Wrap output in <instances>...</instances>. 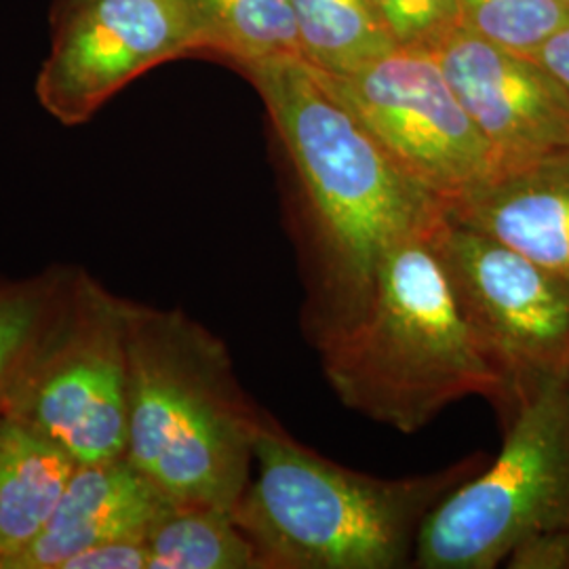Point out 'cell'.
I'll list each match as a JSON object with an SVG mask.
<instances>
[{
  "label": "cell",
  "instance_id": "6da1fadb",
  "mask_svg": "<svg viewBox=\"0 0 569 569\" xmlns=\"http://www.w3.org/2000/svg\"><path fill=\"white\" fill-rule=\"evenodd\" d=\"M241 72L262 98L291 167L302 326L319 350L363 319L390 247L439 224L446 203L390 157L300 56Z\"/></svg>",
  "mask_w": 569,
  "mask_h": 569
},
{
  "label": "cell",
  "instance_id": "7a4b0ae2",
  "mask_svg": "<svg viewBox=\"0 0 569 569\" xmlns=\"http://www.w3.org/2000/svg\"><path fill=\"white\" fill-rule=\"evenodd\" d=\"M488 462L472 453L425 475L376 477L308 448L262 411L232 515L260 569L413 568L432 510Z\"/></svg>",
  "mask_w": 569,
  "mask_h": 569
},
{
  "label": "cell",
  "instance_id": "3957f363",
  "mask_svg": "<svg viewBox=\"0 0 569 569\" xmlns=\"http://www.w3.org/2000/svg\"><path fill=\"white\" fill-rule=\"evenodd\" d=\"M127 460L176 509L234 510L262 411L224 342L186 312L127 306Z\"/></svg>",
  "mask_w": 569,
  "mask_h": 569
},
{
  "label": "cell",
  "instance_id": "277c9868",
  "mask_svg": "<svg viewBox=\"0 0 569 569\" xmlns=\"http://www.w3.org/2000/svg\"><path fill=\"white\" fill-rule=\"evenodd\" d=\"M435 228L390 247L363 319L319 348L338 401L403 435L467 397L493 409L505 399V382L456 300Z\"/></svg>",
  "mask_w": 569,
  "mask_h": 569
},
{
  "label": "cell",
  "instance_id": "5b68a950",
  "mask_svg": "<svg viewBox=\"0 0 569 569\" xmlns=\"http://www.w3.org/2000/svg\"><path fill=\"white\" fill-rule=\"evenodd\" d=\"M502 448L432 510L413 568L496 569L529 536L569 529V371L519 390Z\"/></svg>",
  "mask_w": 569,
  "mask_h": 569
},
{
  "label": "cell",
  "instance_id": "8992f818",
  "mask_svg": "<svg viewBox=\"0 0 569 569\" xmlns=\"http://www.w3.org/2000/svg\"><path fill=\"white\" fill-rule=\"evenodd\" d=\"M127 306L87 272L70 270L4 411L77 465L127 451Z\"/></svg>",
  "mask_w": 569,
  "mask_h": 569
},
{
  "label": "cell",
  "instance_id": "52a82bcc",
  "mask_svg": "<svg viewBox=\"0 0 569 569\" xmlns=\"http://www.w3.org/2000/svg\"><path fill=\"white\" fill-rule=\"evenodd\" d=\"M432 241L477 345L505 382L498 416L519 390L569 371V291L563 284L448 213Z\"/></svg>",
  "mask_w": 569,
  "mask_h": 569
},
{
  "label": "cell",
  "instance_id": "ba28073f",
  "mask_svg": "<svg viewBox=\"0 0 569 569\" xmlns=\"http://www.w3.org/2000/svg\"><path fill=\"white\" fill-rule=\"evenodd\" d=\"M323 79L390 157L443 203L496 173L488 143L430 51L397 47L355 72Z\"/></svg>",
  "mask_w": 569,
  "mask_h": 569
},
{
  "label": "cell",
  "instance_id": "9c48e42d",
  "mask_svg": "<svg viewBox=\"0 0 569 569\" xmlns=\"http://www.w3.org/2000/svg\"><path fill=\"white\" fill-rule=\"evenodd\" d=\"M51 26V49L34 91L66 127L89 121L159 63L194 53L182 0H87Z\"/></svg>",
  "mask_w": 569,
  "mask_h": 569
},
{
  "label": "cell",
  "instance_id": "30bf717a",
  "mask_svg": "<svg viewBox=\"0 0 569 569\" xmlns=\"http://www.w3.org/2000/svg\"><path fill=\"white\" fill-rule=\"evenodd\" d=\"M479 129L496 171L569 148V93L528 56L458 26L428 49Z\"/></svg>",
  "mask_w": 569,
  "mask_h": 569
},
{
  "label": "cell",
  "instance_id": "8fae6325",
  "mask_svg": "<svg viewBox=\"0 0 569 569\" xmlns=\"http://www.w3.org/2000/svg\"><path fill=\"white\" fill-rule=\"evenodd\" d=\"M446 213L521 253L569 291V148L496 171L446 204Z\"/></svg>",
  "mask_w": 569,
  "mask_h": 569
},
{
  "label": "cell",
  "instance_id": "7c38bea8",
  "mask_svg": "<svg viewBox=\"0 0 569 569\" xmlns=\"http://www.w3.org/2000/svg\"><path fill=\"white\" fill-rule=\"evenodd\" d=\"M176 509L127 456L79 465L41 536L9 569H61L81 550L112 540H146Z\"/></svg>",
  "mask_w": 569,
  "mask_h": 569
},
{
  "label": "cell",
  "instance_id": "4fadbf2b",
  "mask_svg": "<svg viewBox=\"0 0 569 569\" xmlns=\"http://www.w3.org/2000/svg\"><path fill=\"white\" fill-rule=\"evenodd\" d=\"M77 467L39 430L0 416V569L41 536Z\"/></svg>",
  "mask_w": 569,
  "mask_h": 569
},
{
  "label": "cell",
  "instance_id": "5bb4252c",
  "mask_svg": "<svg viewBox=\"0 0 569 569\" xmlns=\"http://www.w3.org/2000/svg\"><path fill=\"white\" fill-rule=\"evenodd\" d=\"M194 53H216L244 70L300 56L291 0H182Z\"/></svg>",
  "mask_w": 569,
  "mask_h": 569
},
{
  "label": "cell",
  "instance_id": "9a60e30c",
  "mask_svg": "<svg viewBox=\"0 0 569 569\" xmlns=\"http://www.w3.org/2000/svg\"><path fill=\"white\" fill-rule=\"evenodd\" d=\"M300 58L323 74H348L397 49L376 0H291Z\"/></svg>",
  "mask_w": 569,
  "mask_h": 569
},
{
  "label": "cell",
  "instance_id": "2e32d148",
  "mask_svg": "<svg viewBox=\"0 0 569 569\" xmlns=\"http://www.w3.org/2000/svg\"><path fill=\"white\" fill-rule=\"evenodd\" d=\"M148 569H260L230 510L173 509L146 538Z\"/></svg>",
  "mask_w": 569,
  "mask_h": 569
},
{
  "label": "cell",
  "instance_id": "e0dca14e",
  "mask_svg": "<svg viewBox=\"0 0 569 569\" xmlns=\"http://www.w3.org/2000/svg\"><path fill=\"white\" fill-rule=\"evenodd\" d=\"M70 270H53L34 279L0 281V416L30 352L60 302Z\"/></svg>",
  "mask_w": 569,
  "mask_h": 569
},
{
  "label": "cell",
  "instance_id": "ac0fdd59",
  "mask_svg": "<svg viewBox=\"0 0 569 569\" xmlns=\"http://www.w3.org/2000/svg\"><path fill=\"white\" fill-rule=\"evenodd\" d=\"M460 26L483 41L531 58L569 20L563 0H456Z\"/></svg>",
  "mask_w": 569,
  "mask_h": 569
},
{
  "label": "cell",
  "instance_id": "d6986e66",
  "mask_svg": "<svg viewBox=\"0 0 569 569\" xmlns=\"http://www.w3.org/2000/svg\"><path fill=\"white\" fill-rule=\"evenodd\" d=\"M399 47L432 49L460 26L456 0H376Z\"/></svg>",
  "mask_w": 569,
  "mask_h": 569
},
{
  "label": "cell",
  "instance_id": "ffe728a7",
  "mask_svg": "<svg viewBox=\"0 0 569 569\" xmlns=\"http://www.w3.org/2000/svg\"><path fill=\"white\" fill-rule=\"evenodd\" d=\"M509 569H569V529L529 536L510 550Z\"/></svg>",
  "mask_w": 569,
  "mask_h": 569
},
{
  "label": "cell",
  "instance_id": "44dd1931",
  "mask_svg": "<svg viewBox=\"0 0 569 569\" xmlns=\"http://www.w3.org/2000/svg\"><path fill=\"white\" fill-rule=\"evenodd\" d=\"M61 569H148L146 540H112L81 550Z\"/></svg>",
  "mask_w": 569,
  "mask_h": 569
},
{
  "label": "cell",
  "instance_id": "7402d4cb",
  "mask_svg": "<svg viewBox=\"0 0 569 569\" xmlns=\"http://www.w3.org/2000/svg\"><path fill=\"white\" fill-rule=\"evenodd\" d=\"M531 58L569 93V20Z\"/></svg>",
  "mask_w": 569,
  "mask_h": 569
},
{
  "label": "cell",
  "instance_id": "603a6c76",
  "mask_svg": "<svg viewBox=\"0 0 569 569\" xmlns=\"http://www.w3.org/2000/svg\"><path fill=\"white\" fill-rule=\"evenodd\" d=\"M87 0H53V7H51V21L60 20L66 13L74 11L77 7L84 4Z\"/></svg>",
  "mask_w": 569,
  "mask_h": 569
},
{
  "label": "cell",
  "instance_id": "cb8c5ba5",
  "mask_svg": "<svg viewBox=\"0 0 569 569\" xmlns=\"http://www.w3.org/2000/svg\"><path fill=\"white\" fill-rule=\"evenodd\" d=\"M563 2H568V4H569V0H563Z\"/></svg>",
  "mask_w": 569,
  "mask_h": 569
}]
</instances>
